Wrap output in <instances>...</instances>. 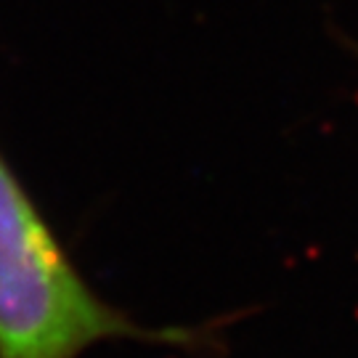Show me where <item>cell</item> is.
<instances>
[{"mask_svg":"<svg viewBox=\"0 0 358 358\" xmlns=\"http://www.w3.org/2000/svg\"><path fill=\"white\" fill-rule=\"evenodd\" d=\"M90 289L0 154V358H80L106 340L178 343Z\"/></svg>","mask_w":358,"mask_h":358,"instance_id":"6da1fadb","label":"cell"}]
</instances>
